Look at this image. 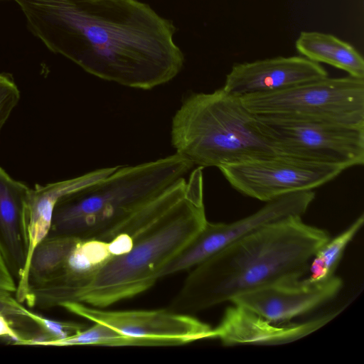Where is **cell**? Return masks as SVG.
I'll list each match as a JSON object with an SVG mask.
<instances>
[{
    "instance_id": "6da1fadb",
    "label": "cell",
    "mask_w": 364,
    "mask_h": 364,
    "mask_svg": "<svg viewBox=\"0 0 364 364\" xmlns=\"http://www.w3.org/2000/svg\"><path fill=\"white\" fill-rule=\"evenodd\" d=\"M52 52L105 80L150 90L173 79L184 55L173 22L138 0H14Z\"/></svg>"
},
{
    "instance_id": "e0dca14e",
    "label": "cell",
    "mask_w": 364,
    "mask_h": 364,
    "mask_svg": "<svg viewBox=\"0 0 364 364\" xmlns=\"http://www.w3.org/2000/svg\"><path fill=\"white\" fill-rule=\"evenodd\" d=\"M80 240L72 236L47 235L38 245L28 267V294L30 289L45 282L60 267Z\"/></svg>"
},
{
    "instance_id": "5bb4252c",
    "label": "cell",
    "mask_w": 364,
    "mask_h": 364,
    "mask_svg": "<svg viewBox=\"0 0 364 364\" xmlns=\"http://www.w3.org/2000/svg\"><path fill=\"white\" fill-rule=\"evenodd\" d=\"M338 312L329 313L302 323L276 322L240 305L228 308L213 338L224 346L242 344L281 345L299 340L318 330Z\"/></svg>"
},
{
    "instance_id": "603a6c76",
    "label": "cell",
    "mask_w": 364,
    "mask_h": 364,
    "mask_svg": "<svg viewBox=\"0 0 364 364\" xmlns=\"http://www.w3.org/2000/svg\"><path fill=\"white\" fill-rule=\"evenodd\" d=\"M16 280L14 277L9 264L0 245V291L15 293Z\"/></svg>"
},
{
    "instance_id": "2e32d148",
    "label": "cell",
    "mask_w": 364,
    "mask_h": 364,
    "mask_svg": "<svg viewBox=\"0 0 364 364\" xmlns=\"http://www.w3.org/2000/svg\"><path fill=\"white\" fill-rule=\"evenodd\" d=\"M301 56L344 70L348 75L364 78V60L350 43L328 33L302 31L295 43Z\"/></svg>"
},
{
    "instance_id": "d4e9b609",
    "label": "cell",
    "mask_w": 364,
    "mask_h": 364,
    "mask_svg": "<svg viewBox=\"0 0 364 364\" xmlns=\"http://www.w3.org/2000/svg\"><path fill=\"white\" fill-rule=\"evenodd\" d=\"M6 316L0 313V338H8L13 341V344L17 345L25 337L13 328L12 324Z\"/></svg>"
},
{
    "instance_id": "ba28073f",
    "label": "cell",
    "mask_w": 364,
    "mask_h": 364,
    "mask_svg": "<svg viewBox=\"0 0 364 364\" xmlns=\"http://www.w3.org/2000/svg\"><path fill=\"white\" fill-rule=\"evenodd\" d=\"M219 169L236 191L265 202L295 193L313 191L346 170L337 164L282 154L227 165Z\"/></svg>"
},
{
    "instance_id": "7c38bea8",
    "label": "cell",
    "mask_w": 364,
    "mask_h": 364,
    "mask_svg": "<svg viewBox=\"0 0 364 364\" xmlns=\"http://www.w3.org/2000/svg\"><path fill=\"white\" fill-rule=\"evenodd\" d=\"M112 257L107 242L80 239L48 280L29 289L25 303L47 309L77 301L80 291Z\"/></svg>"
},
{
    "instance_id": "4fadbf2b",
    "label": "cell",
    "mask_w": 364,
    "mask_h": 364,
    "mask_svg": "<svg viewBox=\"0 0 364 364\" xmlns=\"http://www.w3.org/2000/svg\"><path fill=\"white\" fill-rule=\"evenodd\" d=\"M326 77L328 73L319 63L301 55L279 56L234 65L223 88L242 97L277 92Z\"/></svg>"
},
{
    "instance_id": "8992f818",
    "label": "cell",
    "mask_w": 364,
    "mask_h": 364,
    "mask_svg": "<svg viewBox=\"0 0 364 364\" xmlns=\"http://www.w3.org/2000/svg\"><path fill=\"white\" fill-rule=\"evenodd\" d=\"M240 99L257 116L364 124V78L350 75L326 77Z\"/></svg>"
},
{
    "instance_id": "9c48e42d",
    "label": "cell",
    "mask_w": 364,
    "mask_h": 364,
    "mask_svg": "<svg viewBox=\"0 0 364 364\" xmlns=\"http://www.w3.org/2000/svg\"><path fill=\"white\" fill-rule=\"evenodd\" d=\"M94 323L105 324L134 346H178L213 338V328L187 314L166 309L105 311L77 301L60 306Z\"/></svg>"
},
{
    "instance_id": "5b68a950",
    "label": "cell",
    "mask_w": 364,
    "mask_h": 364,
    "mask_svg": "<svg viewBox=\"0 0 364 364\" xmlns=\"http://www.w3.org/2000/svg\"><path fill=\"white\" fill-rule=\"evenodd\" d=\"M171 136L176 153L202 168L279 154L258 116L223 87L187 96L173 117Z\"/></svg>"
},
{
    "instance_id": "8fae6325",
    "label": "cell",
    "mask_w": 364,
    "mask_h": 364,
    "mask_svg": "<svg viewBox=\"0 0 364 364\" xmlns=\"http://www.w3.org/2000/svg\"><path fill=\"white\" fill-rule=\"evenodd\" d=\"M343 287L336 275L282 282L235 297L231 301L276 322H288L333 299Z\"/></svg>"
},
{
    "instance_id": "9a60e30c",
    "label": "cell",
    "mask_w": 364,
    "mask_h": 364,
    "mask_svg": "<svg viewBox=\"0 0 364 364\" xmlns=\"http://www.w3.org/2000/svg\"><path fill=\"white\" fill-rule=\"evenodd\" d=\"M29 190L0 167V245L16 282L23 274L28 255Z\"/></svg>"
},
{
    "instance_id": "277c9868",
    "label": "cell",
    "mask_w": 364,
    "mask_h": 364,
    "mask_svg": "<svg viewBox=\"0 0 364 364\" xmlns=\"http://www.w3.org/2000/svg\"><path fill=\"white\" fill-rule=\"evenodd\" d=\"M185 196L134 238L127 254L112 257L80 291L77 301L104 308L151 288L161 269L203 228V168L193 170Z\"/></svg>"
},
{
    "instance_id": "3957f363",
    "label": "cell",
    "mask_w": 364,
    "mask_h": 364,
    "mask_svg": "<svg viewBox=\"0 0 364 364\" xmlns=\"http://www.w3.org/2000/svg\"><path fill=\"white\" fill-rule=\"evenodd\" d=\"M193 166L177 153L134 166H118L106 177L60 197L48 235L108 242L135 213Z\"/></svg>"
},
{
    "instance_id": "d6986e66",
    "label": "cell",
    "mask_w": 364,
    "mask_h": 364,
    "mask_svg": "<svg viewBox=\"0 0 364 364\" xmlns=\"http://www.w3.org/2000/svg\"><path fill=\"white\" fill-rule=\"evenodd\" d=\"M79 345L127 346H132V343L130 339L114 328L101 323H94L92 326L85 328L64 339L38 341L34 343L33 346H70Z\"/></svg>"
},
{
    "instance_id": "52a82bcc",
    "label": "cell",
    "mask_w": 364,
    "mask_h": 364,
    "mask_svg": "<svg viewBox=\"0 0 364 364\" xmlns=\"http://www.w3.org/2000/svg\"><path fill=\"white\" fill-rule=\"evenodd\" d=\"M258 117L268 129L279 154L337 164L346 169L364 164V124Z\"/></svg>"
},
{
    "instance_id": "ac0fdd59",
    "label": "cell",
    "mask_w": 364,
    "mask_h": 364,
    "mask_svg": "<svg viewBox=\"0 0 364 364\" xmlns=\"http://www.w3.org/2000/svg\"><path fill=\"white\" fill-rule=\"evenodd\" d=\"M364 223L361 214L347 229L333 239H329L314 255L309 268V279L322 280L334 275L343 252Z\"/></svg>"
},
{
    "instance_id": "7402d4cb",
    "label": "cell",
    "mask_w": 364,
    "mask_h": 364,
    "mask_svg": "<svg viewBox=\"0 0 364 364\" xmlns=\"http://www.w3.org/2000/svg\"><path fill=\"white\" fill-rule=\"evenodd\" d=\"M12 293L0 291V313L8 316L24 317L26 308L18 301Z\"/></svg>"
},
{
    "instance_id": "44dd1931",
    "label": "cell",
    "mask_w": 364,
    "mask_h": 364,
    "mask_svg": "<svg viewBox=\"0 0 364 364\" xmlns=\"http://www.w3.org/2000/svg\"><path fill=\"white\" fill-rule=\"evenodd\" d=\"M19 99V90L11 77L0 73V132Z\"/></svg>"
},
{
    "instance_id": "ffe728a7",
    "label": "cell",
    "mask_w": 364,
    "mask_h": 364,
    "mask_svg": "<svg viewBox=\"0 0 364 364\" xmlns=\"http://www.w3.org/2000/svg\"><path fill=\"white\" fill-rule=\"evenodd\" d=\"M25 317L35 323L42 332V339L38 341H50L62 340L85 328L81 323L73 321H61L47 318L38 314L26 309ZM34 341L30 346H33Z\"/></svg>"
},
{
    "instance_id": "7a4b0ae2",
    "label": "cell",
    "mask_w": 364,
    "mask_h": 364,
    "mask_svg": "<svg viewBox=\"0 0 364 364\" xmlns=\"http://www.w3.org/2000/svg\"><path fill=\"white\" fill-rule=\"evenodd\" d=\"M325 230L300 215L265 224L195 266L168 309L190 314L245 293L301 279L320 247Z\"/></svg>"
},
{
    "instance_id": "cb8c5ba5",
    "label": "cell",
    "mask_w": 364,
    "mask_h": 364,
    "mask_svg": "<svg viewBox=\"0 0 364 364\" xmlns=\"http://www.w3.org/2000/svg\"><path fill=\"white\" fill-rule=\"evenodd\" d=\"M108 242V248L112 257L128 253L134 246V240L127 233H119Z\"/></svg>"
},
{
    "instance_id": "30bf717a",
    "label": "cell",
    "mask_w": 364,
    "mask_h": 364,
    "mask_svg": "<svg viewBox=\"0 0 364 364\" xmlns=\"http://www.w3.org/2000/svg\"><path fill=\"white\" fill-rule=\"evenodd\" d=\"M315 198L313 191L287 195L230 223L206 222L203 228L160 271L159 279L194 267L247 233L283 218L301 216Z\"/></svg>"
}]
</instances>
